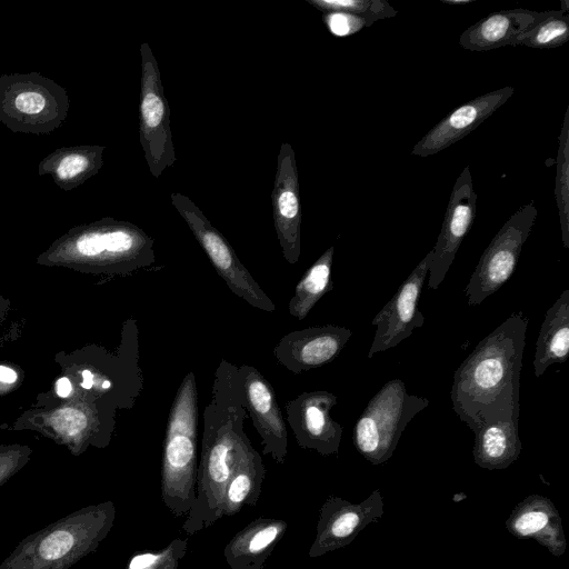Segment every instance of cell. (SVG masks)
<instances>
[{
	"mask_svg": "<svg viewBox=\"0 0 569 569\" xmlns=\"http://www.w3.org/2000/svg\"><path fill=\"white\" fill-rule=\"evenodd\" d=\"M69 108L66 88L37 71L0 76V122L14 133L49 134Z\"/></svg>",
	"mask_w": 569,
	"mask_h": 569,
	"instance_id": "6",
	"label": "cell"
},
{
	"mask_svg": "<svg viewBox=\"0 0 569 569\" xmlns=\"http://www.w3.org/2000/svg\"><path fill=\"white\" fill-rule=\"evenodd\" d=\"M528 318L512 313L487 335L453 373L452 409L473 432L519 420V390Z\"/></svg>",
	"mask_w": 569,
	"mask_h": 569,
	"instance_id": "1",
	"label": "cell"
},
{
	"mask_svg": "<svg viewBox=\"0 0 569 569\" xmlns=\"http://www.w3.org/2000/svg\"><path fill=\"white\" fill-rule=\"evenodd\" d=\"M548 522V516L541 511H530L522 515L515 523L516 530L528 536L541 530Z\"/></svg>",
	"mask_w": 569,
	"mask_h": 569,
	"instance_id": "32",
	"label": "cell"
},
{
	"mask_svg": "<svg viewBox=\"0 0 569 569\" xmlns=\"http://www.w3.org/2000/svg\"><path fill=\"white\" fill-rule=\"evenodd\" d=\"M518 421L488 423L476 430V456L490 465H500L516 457L520 449Z\"/></svg>",
	"mask_w": 569,
	"mask_h": 569,
	"instance_id": "24",
	"label": "cell"
},
{
	"mask_svg": "<svg viewBox=\"0 0 569 569\" xmlns=\"http://www.w3.org/2000/svg\"><path fill=\"white\" fill-rule=\"evenodd\" d=\"M431 258L430 250L372 319L376 332L368 351V359L396 347L411 336L416 328L423 326L425 316L418 309V303L429 273Z\"/></svg>",
	"mask_w": 569,
	"mask_h": 569,
	"instance_id": "11",
	"label": "cell"
},
{
	"mask_svg": "<svg viewBox=\"0 0 569 569\" xmlns=\"http://www.w3.org/2000/svg\"><path fill=\"white\" fill-rule=\"evenodd\" d=\"M247 416L239 367L221 360L216 370L211 400L203 411L196 499L182 525L187 535H194L222 518L227 483L251 445L244 430Z\"/></svg>",
	"mask_w": 569,
	"mask_h": 569,
	"instance_id": "2",
	"label": "cell"
},
{
	"mask_svg": "<svg viewBox=\"0 0 569 569\" xmlns=\"http://www.w3.org/2000/svg\"><path fill=\"white\" fill-rule=\"evenodd\" d=\"M513 92L512 87H503L459 106L416 143L412 154L432 156L458 142L488 119Z\"/></svg>",
	"mask_w": 569,
	"mask_h": 569,
	"instance_id": "17",
	"label": "cell"
},
{
	"mask_svg": "<svg viewBox=\"0 0 569 569\" xmlns=\"http://www.w3.org/2000/svg\"><path fill=\"white\" fill-rule=\"evenodd\" d=\"M569 353V289L547 310L536 342L533 372L541 377L553 363H563Z\"/></svg>",
	"mask_w": 569,
	"mask_h": 569,
	"instance_id": "21",
	"label": "cell"
},
{
	"mask_svg": "<svg viewBox=\"0 0 569 569\" xmlns=\"http://www.w3.org/2000/svg\"><path fill=\"white\" fill-rule=\"evenodd\" d=\"M26 459L20 450L0 451V487L23 466Z\"/></svg>",
	"mask_w": 569,
	"mask_h": 569,
	"instance_id": "31",
	"label": "cell"
},
{
	"mask_svg": "<svg viewBox=\"0 0 569 569\" xmlns=\"http://www.w3.org/2000/svg\"><path fill=\"white\" fill-rule=\"evenodd\" d=\"M352 332L346 327L326 325L284 335L273 348L277 361L293 373H301L333 361Z\"/></svg>",
	"mask_w": 569,
	"mask_h": 569,
	"instance_id": "16",
	"label": "cell"
},
{
	"mask_svg": "<svg viewBox=\"0 0 569 569\" xmlns=\"http://www.w3.org/2000/svg\"><path fill=\"white\" fill-rule=\"evenodd\" d=\"M569 7L549 10L548 14L521 34L511 46H526L536 49H550L569 40Z\"/></svg>",
	"mask_w": 569,
	"mask_h": 569,
	"instance_id": "25",
	"label": "cell"
},
{
	"mask_svg": "<svg viewBox=\"0 0 569 569\" xmlns=\"http://www.w3.org/2000/svg\"><path fill=\"white\" fill-rule=\"evenodd\" d=\"M188 549V540L176 538L161 550L133 555L124 569H178Z\"/></svg>",
	"mask_w": 569,
	"mask_h": 569,
	"instance_id": "28",
	"label": "cell"
},
{
	"mask_svg": "<svg viewBox=\"0 0 569 569\" xmlns=\"http://www.w3.org/2000/svg\"><path fill=\"white\" fill-rule=\"evenodd\" d=\"M140 56L139 141L149 171L159 178L177 160L170 111L158 62L147 42L140 46Z\"/></svg>",
	"mask_w": 569,
	"mask_h": 569,
	"instance_id": "9",
	"label": "cell"
},
{
	"mask_svg": "<svg viewBox=\"0 0 569 569\" xmlns=\"http://www.w3.org/2000/svg\"><path fill=\"white\" fill-rule=\"evenodd\" d=\"M442 3L449 4V6H463L469 4L476 0H440Z\"/></svg>",
	"mask_w": 569,
	"mask_h": 569,
	"instance_id": "36",
	"label": "cell"
},
{
	"mask_svg": "<svg viewBox=\"0 0 569 569\" xmlns=\"http://www.w3.org/2000/svg\"><path fill=\"white\" fill-rule=\"evenodd\" d=\"M71 389H72V386L68 378L62 377V378L58 379V381L56 383V391L59 397L64 398V397L69 396V393L71 392Z\"/></svg>",
	"mask_w": 569,
	"mask_h": 569,
	"instance_id": "33",
	"label": "cell"
},
{
	"mask_svg": "<svg viewBox=\"0 0 569 569\" xmlns=\"http://www.w3.org/2000/svg\"><path fill=\"white\" fill-rule=\"evenodd\" d=\"M93 383L94 381L92 372L89 370H83L81 387H83L84 389H90L92 388Z\"/></svg>",
	"mask_w": 569,
	"mask_h": 569,
	"instance_id": "35",
	"label": "cell"
},
{
	"mask_svg": "<svg viewBox=\"0 0 569 569\" xmlns=\"http://www.w3.org/2000/svg\"><path fill=\"white\" fill-rule=\"evenodd\" d=\"M325 12H347L366 18L371 23L393 18L398 11L386 0H306Z\"/></svg>",
	"mask_w": 569,
	"mask_h": 569,
	"instance_id": "27",
	"label": "cell"
},
{
	"mask_svg": "<svg viewBox=\"0 0 569 569\" xmlns=\"http://www.w3.org/2000/svg\"><path fill=\"white\" fill-rule=\"evenodd\" d=\"M537 213L533 202L520 207L492 238L465 288L470 307L480 305L512 276Z\"/></svg>",
	"mask_w": 569,
	"mask_h": 569,
	"instance_id": "10",
	"label": "cell"
},
{
	"mask_svg": "<svg viewBox=\"0 0 569 569\" xmlns=\"http://www.w3.org/2000/svg\"><path fill=\"white\" fill-rule=\"evenodd\" d=\"M54 417L56 428L67 436H74L81 432L87 425V418L82 412L63 410Z\"/></svg>",
	"mask_w": 569,
	"mask_h": 569,
	"instance_id": "30",
	"label": "cell"
},
{
	"mask_svg": "<svg viewBox=\"0 0 569 569\" xmlns=\"http://www.w3.org/2000/svg\"><path fill=\"white\" fill-rule=\"evenodd\" d=\"M198 391L188 372L170 408L162 448L161 499L174 517L188 515L196 499Z\"/></svg>",
	"mask_w": 569,
	"mask_h": 569,
	"instance_id": "5",
	"label": "cell"
},
{
	"mask_svg": "<svg viewBox=\"0 0 569 569\" xmlns=\"http://www.w3.org/2000/svg\"><path fill=\"white\" fill-rule=\"evenodd\" d=\"M428 405L427 398L409 395L401 379L389 380L370 399L356 420L355 446L370 458L387 457L396 447L407 425Z\"/></svg>",
	"mask_w": 569,
	"mask_h": 569,
	"instance_id": "7",
	"label": "cell"
},
{
	"mask_svg": "<svg viewBox=\"0 0 569 569\" xmlns=\"http://www.w3.org/2000/svg\"><path fill=\"white\" fill-rule=\"evenodd\" d=\"M337 400L333 393L317 390L303 392L286 403L289 427L301 448L321 455L338 450L342 427L330 416Z\"/></svg>",
	"mask_w": 569,
	"mask_h": 569,
	"instance_id": "14",
	"label": "cell"
},
{
	"mask_svg": "<svg viewBox=\"0 0 569 569\" xmlns=\"http://www.w3.org/2000/svg\"><path fill=\"white\" fill-rule=\"evenodd\" d=\"M288 529L282 519L259 517L238 531L223 549L226 569H264Z\"/></svg>",
	"mask_w": 569,
	"mask_h": 569,
	"instance_id": "19",
	"label": "cell"
},
{
	"mask_svg": "<svg viewBox=\"0 0 569 569\" xmlns=\"http://www.w3.org/2000/svg\"><path fill=\"white\" fill-rule=\"evenodd\" d=\"M170 199L229 289L252 307L267 312L274 311L272 300L239 260L228 240L211 224L197 204L179 192H172Z\"/></svg>",
	"mask_w": 569,
	"mask_h": 569,
	"instance_id": "8",
	"label": "cell"
},
{
	"mask_svg": "<svg viewBox=\"0 0 569 569\" xmlns=\"http://www.w3.org/2000/svg\"><path fill=\"white\" fill-rule=\"evenodd\" d=\"M104 150L106 147L99 144L58 148L39 162L38 173L51 176L60 189L70 191L100 171Z\"/></svg>",
	"mask_w": 569,
	"mask_h": 569,
	"instance_id": "20",
	"label": "cell"
},
{
	"mask_svg": "<svg viewBox=\"0 0 569 569\" xmlns=\"http://www.w3.org/2000/svg\"><path fill=\"white\" fill-rule=\"evenodd\" d=\"M271 206L282 256L295 264L301 252V204L296 153L289 142L280 144L277 156Z\"/></svg>",
	"mask_w": 569,
	"mask_h": 569,
	"instance_id": "13",
	"label": "cell"
},
{
	"mask_svg": "<svg viewBox=\"0 0 569 569\" xmlns=\"http://www.w3.org/2000/svg\"><path fill=\"white\" fill-rule=\"evenodd\" d=\"M17 380V373L8 367L0 366V381L12 383Z\"/></svg>",
	"mask_w": 569,
	"mask_h": 569,
	"instance_id": "34",
	"label": "cell"
},
{
	"mask_svg": "<svg viewBox=\"0 0 569 569\" xmlns=\"http://www.w3.org/2000/svg\"><path fill=\"white\" fill-rule=\"evenodd\" d=\"M239 371L244 408L261 438L262 453L281 465L288 453V431L274 390L254 367L243 365Z\"/></svg>",
	"mask_w": 569,
	"mask_h": 569,
	"instance_id": "15",
	"label": "cell"
},
{
	"mask_svg": "<svg viewBox=\"0 0 569 569\" xmlns=\"http://www.w3.org/2000/svg\"><path fill=\"white\" fill-rule=\"evenodd\" d=\"M153 244L154 240L138 226L106 217L69 230L48 256L107 272L130 273L154 264Z\"/></svg>",
	"mask_w": 569,
	"mask_h": 569,
	"instance_id": "4",
	"label": "cell"
},
{
	"mask_svg": "<svg viewBox=\"0 0 569 569\" xmlns=\"http://www.w3.org/2000/svg\"><path fill=\"white\" fill-rule=\"evenodd\" d=\"M333 251V246L329 247L305 272L296 286L288 309L289 313L298 320H303L320 298L332 290Z\"/></svg>",
	"mask_w": 569,
	"mask_h": 569,
	"instance_id": "23",
	"label": "cell"
},
{
	"mask_svg": "<svg viewBox=\"0 0 569 569\" xmlns=\"http://www.w3.org/2000/svg\"><path fill=\"white\" fill-rule=\"evenodd\" d=\"M548 11L523 8L492 12L468 27L460 36V46L470 51H489L511 46L521 34L542 20Z\"/></svg>",
	"mask_w": 569,
	"mask_h": 569,
	"instance_id": "18",
	"label": "cell"
},
{
	"mask_svg": "<svg viewBox=\"0 0 569 569\" xmlns=\"http://www.w3.org/2000/svg\"><path fill=\"white\" fill-rule=\"evenodd\" d=\"M322 21L336 37H348L372 24L366 18L347 12H325Z\"/></svg>",
	"mask_w": 569,
	"mask_h": 569,
	"instance_id": "29",
	"label": "cell"
},
{
	"mask_svg": "<svg viewBox=\"0 0 569 569\" xmlns=\"http://www.w3.org/2000/svg\"><path fill=\"white\" fill-rule=\"evenodd\" d=\"M555 194L559 211L562 244L566 249H569V107L566 109L559 136Z\"/></svg>",
	"mask_w": 569,
	"mask_h": 569,
	"instance_id": "26",
	"label": "cell"
},
{
	"mask_svg": "<svg viewBox=\"0 0 569 569\" xmlns=\"http://www.w3.org/2000/svg\"><path fill=\"white\" fill-rule=\"evenodd\" d=\"M114 519L110 500L82 507L24 537L0 569H69L97 550Z\"/></svg>",
	"mask_w": 569,
	"mask_h": 569,
	"instance_id": "3",
	"label": "cell"
},
{
	"mask_svg": "<svg viewBox=\"0 0 569 569\" xmlns=\"http://www.w3.org/2000/svg\"><path fill=\"white\" fill-rule=\"evenodd\" d=\"M266 476L260 453L250 445L230 477L222 499L221 516H233L244 506H256Z\"/></svg>",
	"mask_w": 569,
	"mask_h": 569,
	"instance_id": "22",
	"label": "cell"
},
{
	"mask_svg": "<svg viewBox=\"0 0 569 569\" xmlns=\"http://www.w3.org/2000/svg\"><path fill=\"white\" fill-rule=\"evenodd\" d=\"M476 207L477 193L470 169L466 167L453 184L440 233L431 249L428 289H438L445 280L462 240L473 223Z\"/></svg>",
	"mask_w": 569,
	"mask_h": 569,
	"instance_id": "12",
	"label": "cell"
}]
</instances>
